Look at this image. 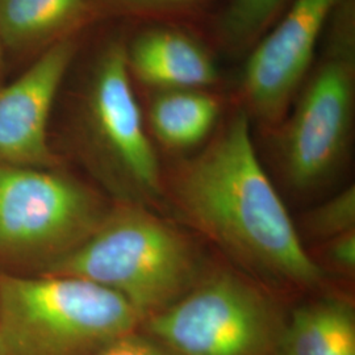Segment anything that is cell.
<instances>
[{
  "instance_id": "cell-13",
  "label": "cell",
  "mask_w": 355,
  "mask_h": 355,
  "mask_svg": "<svg viewBox=\"0 0 355 355\" xmlns=\"http://www.w3.org/2000/svg\"><path fill=\"white\" fill-rule=\"evenodd\" d=\"M87 0H0L3 45L31 48L53 37Z\"/></svg>"
},
{
  "instance_id": "cell-12",
  "label": "cell",
  "mask_w": 355,
  "mask_h": 355,
  "mask_svg": "<svg viewBox=\"0 0 355 355\" xmlns=\"http://www.w3.org/2000/svg\"><path fill=\"white\" fill-rule=\"evenodd\" d=\"M218 111V103L209 95L183 89L167 92L153 103V130L170 148H189L211 132Z\"/></svg>"
},
{
  "instance_id": "cell-20",
  "label": "cell",
  "mask_w": 355,
  "mask_h": 355,
  "mask_svg": "<svg viewBox=\"0 0 355 355\" xmlns=\"http://www.w3.org/2000/svg\"><path fill=\"white\" fill-rule=\"evenodd\" d=\"M0 355H1V347H0Z\"/></svg>"
},
{
  "instance_id": "cell-11",
  "label": "cell",
  "mask_w": 355,
  "mask_h": 355,
  "mask_svg": "<svg viewBox=\"0 0 355 355\" xmlns=\"http://www.w3.org/2000/svg\"><path fill=\"white\" fill-rule=\"evenodd\" d=\"M278 355H355L353 306L325 299L296 308L286 320Z\"/></svg>"
},
{
  "instance_id": "cell-10",
  "label": "cell",
  "mask_w": 355,
  "mask_h": 355,
  "mask_svg": "<svg viewBox=\"0 0 355 355\" xmlns=\"http://www.w3.org/2000/svg\"><path fill=\"white\" fill-rule=\"evenodd\" d=\"M128 64L144 83L164 89L212 85L217 70L211 57L191 38L177 32L142 35L127 53Z\"/></svg>"
},
{
  "instance_id": "cell-6",
  "label": "cell",
  "mask_w": 355,
  "mask_h": 355,
  "mask_svg": "<svg viewBox=\"0 0 355 355\" xmlns=\"http://www.w3.org/2000/svg\"><path fill=\"white\" fill-rule=\"evenodd\" d=\"M87 117L94 142L119 191L133 200L155 198L161 191L159 166L144 129L121 45H112L98 64Z\"/></svg>"
},
{
  "instance_id": "cell-14",
  "label": "cell",
  "mask_w": 355,
  "mask_h": 355,
  "mask_svg": "<svg viewBox=\"0 0 355 355\" xmlns=\"http://www.w3.org/2000/svg\"><path fill=\"white\" fill-rule=\"evenodd\" d=\"M284 0H233L224 20V31L233 42L254 37L266 26Z\"/></svg>"
},
{
  "instance_id": "cell-4",
  "label": "cell",
  "mask_w": 355,
  "mask_h": 355,
  "mask_svg": "<svg viewBox=\"0 0 355 355\" xmlns=\"http://www.w3.org/2000/svg\"><path fill=\"white\" fill-rule=\"evenodd\" d=\"M286 320L254 287L220 274L145 318L139 329L173 355H278Z\"/></svg>"
},
{
  "instance_id": "cell-8",
  "label": "cell",
  "mask_w": 355,
  "mask_h": 355,
  "mask_svg": "<svg viewBox=\"0 0 355 355\" xmlns=\"http://www.w3.org/2000/svg\"><path fill=\"white\" fill-rule=\"evenodd\" d=\"M338 0H295L286 17L249 58L243 87L254 111L267 120L283 114L302 82L318 36Z\"/></svg>"
},
{
  "instance_id": "cell-15",
  "label": "cell",
  "mask_w": 355,
  "mask_h": 355,
  "mask_svg": "<svg viewBox=\"0 0 355 355\" xmlns=\"http://www.w3.org/2000/svg\"><path fill=\"white\" fill-rule=\"evenodd\" d=\"M354 225L355 190L353 186L320 205L309 217V227L320 237L334 239L354 230Z\"/></svg>"
},
{
  "instance_id": "cell-18",
  "label": "cell",
  "mask_w": 355,
  "mask_h": 355,
  "mask_svg": "<svg viewBox=\"0 0 355 355\" xmlns=\"http://www.w3.org/2000/svg\"><path fill=\"white\" fill-rule=\"evenodd\" d=\"M140 4H170V3H178L183 0H132Z\"/></svg>"
},
{
  "instance_id": "cell-1",
  "label": "cell",
  "mask_w": 355,
  "mask_h": 355,
  "mask_svg": "<svg viewBox=\"0 0 355 355\" xmlns=\"http://www.w3.org/2000/svg\"><path fill=\"white\" fill-rule=\"evenodd\" d=\"M174 195L191 223L245 266L303 287L324 278L255 154L245 112L180 173Z\"/></svg>"
},
{
  "instance_id": "cell-19",
  "label": "cell",
  "mask_w": 355,
  "mask_h": 355,
  "mask_svg": "<svg viewBox=\"0 0 355 355\" xmlns=\"http://www.w3.org/2000/svg\"><path fill=\"white\" fill-rule=\"evenodd\" d=\"M3 76V41L0 38V79Z\"/></svg>"
},
{
  "instance_id": "cell-5",
  "label": "cell",
  "mask_w": 355,
  "mask_h": 355,
  "mask_svg": "<svg viewBox=\"0 0 355 355\" xmlns=\"http://www.w3.org/2000/svg\"><path fill=\"white\" fill-rule=\"evenodd\" d=\"M105 214L96 195L70 178L0 166V262L42 270L85 241Z\"/></svg>"
},
{
  "instance_id": "cell-17",
  "label": "cell",
  "mask_w": 355,
  "mask_h": 355,
  "mask_svg": "<svg viewBox=\"0 0 355 355\" xmlns=\"http://www.w3.org/2000/svg\"><path fill=\"white\" fill-rule=\"evenodd\" d=\"M330 261L347 272L355 268V232L350 230L331 239Z\"/></svg>"
},
{
  "instance_id": "cell-16",
  "label": "cell",
  "mask_w": 355,
  "mask_h": 355,
  "mask_svg": "<svg viewBox=\"0 0 355 355\" xmlns=\"http://www.w3.org/2000/svg\"><path fill=\"white\" fill-rule=\"evenodd\" d=\"M96 355H173L140 329L111 343Z\"/></svg>"
},
{
  "instance_id": "cell-2",
  "label": "cell",
  "mask_w": 355,
  "mask_h": 355,
  "mask_svg": "<svg viewBox=\"0 0 355 355\" xmlns=\"http://www.w3.org/2000/svg\"><path fill=\"white\" fill-rule=\"evenodd\" d=\"M41 274L74 277L108 288L142 322L190 291L198 263L180 233L132 203L107 212L85 241Z\"/></svg>"
},
{
  "instance_id": "cell-7",
  "label": "cell",
  "mask_w": 355,
  "mask_h": 355,
  "mask_svg": "<svg viewBox=\"0 0 355 355\" xmlns=\"http://www.w3.org/2000/svg\"><path fill=\"white\" fill-rule=\"evenodd\" d=\"M350 54H334L321 64L299 103L283 154L288 179L309 189L328 177L343 154L353 108Z\"/></svg>"
},
{
  "instance_id": "cell-9",
  "label": "cell",
  "mask_w": 355,
  "mask_h": 355,
  "mask_svg": "<svg viewBox=\"0 0 355 355\" xmlns=\"http://www.w3.org/2000/svg\"><path fill=\"white\" fill-rule=\"evenodd\" d=\"M74 44L51 45L26 73L0 89V166L51 167L48 121Z\"/></svg>"
},
{
  "instance_id": "cell-3",
  "label": "cell",
  "mask_w": 355,
  "mask_h": 355,
  "mask_svg": "<svg viewBox=\"0 0 355 355\" xmlns=\"http://www.w3.org/2000/svg\"><path fill=\"white\" fill-rule=\"evenodd\" d=\"M140 325L121 296L96 283L0 274L1 355H96Z\"/></svg>"
}]
</instances>
